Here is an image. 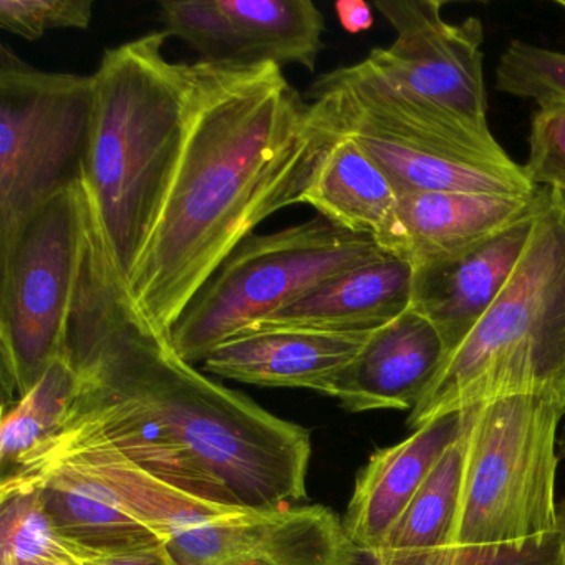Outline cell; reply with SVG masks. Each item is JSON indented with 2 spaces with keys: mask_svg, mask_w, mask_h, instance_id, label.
<instances>
[{
  "mask_svg": "<svg viewBox=\"0 0 565 565\" xmlns=\"http://www.w3.org/2000/svg\"><path fill=\"white\" fill-rule=\"evenodd\" d=\"M65 352L78 376L74 402L15 469L108 449L207 504L277 511L306 498L309 431L204 375L143 320L95 216Z\"/></svg>",
  "mask_w": 565,
  "mask_h": 565,
  "instance_id": "1",
  "label": "cell"
},
{
  "mask_svg": "<svg viewBox=\"0 0 565 565\" xmlns=\"http://www.w3.org/2000/svg\"><path fill=\"white\" fill-rule=\"evenodd\" d=\"M335 134L277 64H191L177 170L127 292L170 337L191 300L267 217L300 204Z\"/></svg>",
  "mask_w": 565,
  "mask_h": 565,
  "instance_id": "2",
  "label": "cell"
},
{
  "mask_svg": "<svg viewBox=\"0 0 565 565\" xmlns=\"http://www.w3.org/2000/svg\"><path fill=\"white\" fill-rule=\"evenodd\" d=\"M167 32L108 49L94 78L85 191L115 270L127 286L180 160L191 64L164 55Z\"/></svg>",
  "mask_w": 565,
  "mask_h": 565,
  "instance_id": "3",
  "label": "cell"
},
{
  "mask_svg": "<svg viewBox=\"0 0 565 565\" xmlns=\"http://www.w3.org/2000/svg\"><path fill=\"white\" fill-rule=\"evenodd\" d=\"M509 396L565 403V194L548 188L504 289L448 353L406 426Z\"/></svg>",
  "mask_w": 565,
  "mask_h": 565,
  "instance_id": "4",
  "label": "cell"
},
{
  "mask_svg": "<svg viewBox=\"0 0 565 565\" xmlns=\"http://www.w3.org/2000/svg\"><path fill=\"white\" fill-rule=\"evenodd\" d=\"M306 97L335 137L352 140L398 198L423 191L532 196L539 188L491 128L390 82L363 58L317 78Z\"/></svg>",
  "mask_w": 565,
  "mask_h": 565,
  "instance_id": "5",
  "label": "cell"
},
{
  "mask_svg": "<svg viewBox=\"0 0 565 565\" xmlns=\"http://www.w3.org/2000/svg\"><path fill=\"white\" fill-rule=\"evenodd\" d=\"M465 466L448 565L541 545L558 524V431L565 403L509 396L468 409Z\"/></svg>",
  "mask_w": 565,
  "mask_h": 565,
  "instance_id": "6",
  "label": "cell"
},
{
  "mask_svg": "<svg viewBox=\"0 0 565 565\" xmlns=\"http://www.w3.org/2000/svg\"><path fill=\"white\" fill-rule=\"evenodd\" d=\"M58 465L107 486L163 537L177 565H362L343 519L326 505L250 511L207 504L108 449L74 452L22 471Z\"/></svg>",
  "mask_w": 565,
  "mask_h": 565,
  "instance_id": "7",
  "label": "cell"
},
{
  "mask_svg": "<svg viewBox=\"0 0 565 565\" xmlns=\"http://www.w3.org/2000/svg\"><path fill=\"white\" fill-rule=\"evenodd\" d=\"M386 256L373 237L347 233L322 216L279 233L250 234L171 327V345L186 362H203L313 287Z\"/></svg>",
  "mask_w": 565,
  "mask_h": 565,
  "instance_id": "8",
  "label": "cell"
},
{
  "mask_svg": "<svg viewBox=\"0 0 565 565\" xmlns=\"http://www.w3.org/2000/svg\"><path fill=\"white\" fill-rule=\"evenodd\" d=\"M94 210L84 181L55 194L0 253L2 383L18 402L67 350Z\"/></svg>",
  "mask_w": 565,
  "mask_h": 565,
  "instance_id": "9",
  "label": "cell"
},
{
  "mask_svg": "<svg viewBox=\"0 0 565 565\" xmlns=\"http://www.w3.org/2000/svg\"><path fill=\"white\" fill-rule=\"evenodd\" d=\"M94 78L32 67L0 49V253L45 203L81 180Z\"/></svg>",
  "mask_w": 565,
  "mask_h": 565,
  "instance_id": "10",
  "label": "cell"
},
{
  "mask_svg": "<svg viewBox=\"0 0 565 565\" xmlns=\"http://www.w3.org/2000/svg\"><path fill=\"white\" fill-rule=\"evenodd\" d=\"M441 0H379L376 11L396 38L365 58L398 87L456 117L489 128L484 84V28L476 18L455 24L443 18Z\"/></svg>",
  "mask_w": 565,
  "mask_h": 565,
  "instance_id": "11",
  "label": "cell"
},
{
  "mask_svg": "<svg viewBox=\"0 0 565 565\" xmlns=\"http://www.w3.org/2000/svg\"><path fill=\"white\" fill-rule=\"evenodd\" d=\"M170 38L221 65H300L316 71L326 19L310 0H194L160 2Z\"/></svg>",
  "mask_w": 565,
  "mask_h": 565,
  "instance_id": "12",
  "label": "cell"
},
{
  "mask_svg": "<svg viewBox=\"0 0 565 565\" xmlns=\"http://www.w3.org/2000/svg\"><path fill=\"white\" fill-rule=\"evenodd\" d=\"M541 188L532 196L423 191L398 198L376 246L413 267L471 249L476 244L534 216Z\"/></svg>",
  "mask_w": 565,
  "mask_h": 565,
  "instance_id": "13",
  "label": "cell"
},
{
  "mask_svg": "<svg viewBox=\"0 0 565 565\" xmlns=\"http://www.w3.org/2000/svg\"><path fill=\"white\" fill-rule=\"evenodd\" d=\"M535 214L471 249L413 267L409 309L438 330L448 353L504 289L531 236Z\"/></svg>",
  "mask_w": 565,
  "mask_h": 565,
  "instance_id": "14",
  "label": "cell"
},
{
  "mask_svg": "<svg viewBox=\"0 0 565 565\" xmlns=\"http://www.w3.org/2000/svg\"><path fill=\"white\" fill-rule=\"evenodd\" d=\"M372 332L253 329L233 337L203 360V372L247 385L303 388L329 395L333 382Z\"/></svg>",
  "mask_w": 565,
  "mask_h": 565,
  "instance_id": "15",
  "label": "cell"
},
{
  "mask_svg": "<svg viewBox=\"0 0 565 565\" xmlns=\"http://www.w3.org/2000/svg\"><path fill=\"white\" fill-rule=\"evenodd\" d=\"M448 350L438 330L413 309L373 330L329 395L347 412H412Z\"/></svg>",
  "mask_w": 565,
  "mask_h": 565,
  "instance_id": "16",
  "label": "cell"
},
{
  "mask_svg": "<svg viewBox=\"0 0 565 565\" xmlns=\"http://www.w3.org/2000/svg\"><path fill=\"white\" fill-rule=\"evenodd\" d=\"M465 419L466 412L433 419L403 441L376 449L360 469L343 527L362 557L383 544L449 446L461 435Z\"/></svg>",
  "mask_w": 565,
  "mask_h": 565,
  "instance_id": "17",
  "label": "cell"
},
{
  "mask_svg": "<svg viewBox=\"0 0 565 565\" xmlns=\"http://www.w3.org/2000/svg\"><path fill=\"white\" fill-rule=\"evenodd\" d=\"M0 484L39 489L67 557L120 554L164 542L150 524L125 508L107 486L71 466L12 471L2 476Z\"/></svg>",
  "mask_w": 565,
  "mask_h": 565,
  "instance_id": "18",
  "label": "cell"
},
{
  "mask_svg": "<svg viewBox=\"0 0 565 565\" xmlns=\"http://www.w3.org/2000/svg\"><path fill=\"white\" fill-rule=\"evenodd\" d=\"M412 287V264L386 256L326 280L247 330L372 332L409 309Z\"/></svg>",
  "mask_w": 565,
  "mask_h": 565,
  "instance_id": "19",
  "label": "cell"
},
{
  "mask_svg": "<svg viewBox=\"0 0 565 565\" xmlns=\"http://www.w3.org/2000/svg\"><path fill=\"white\" fill-rule=\"evenodd\" d=\"M398 194L386 174L349 138L337 137L313 171L300 204L333 226L375 237L388 223Z\"/></svg>",
  "mask_w": 565,
  "mask_h": 565,
  "instance_id": "20",
  "label": "cell"
},
{
  "mask_svg": "<svg viewBox=\"0 0 565 565\" xmlns=\"http://www.w3.org/2000/svg\"><path fill=\"white\" fill-rule=\"evenodd\" d=\"M468 409L461 435L449 446L422 491L362 565H448L465 466Z\"/></svg>",
  "mask_w": 565,
  "mask_h": 565,
  "instance_id": "21",
  "label": "cell"
},
{
  "mask_svg": "<svg viewBox=\"0 0 565 565\" xmlns=\"http://www.w3.org/2000/svg\"><path fill=\"white\" fill-rule=\"evenodd\" d=\"M77 385V372L65 352L22 398L4 403L0 423L2 475L18 468L61 429Z\"/></svg>",
  "mask_w": 565,
  "mask_h": 565,
  "instance_id": "22",
  "label": "cell"
},
{
  "mask_svg": "<svg viewBox=\"0 0 565 565\" xmlns=\"http://www.w3.org/2000/svg\"><path fill=\"white\" fill-rule=\"evenodd\" d=\"M0 554L2 565L67 562L38 488L0 484Z\"/></svg>",
  "mask_w": 565,
  "mask_h": 565,
  "instance_id": "23",
  "label": "cell"
},
{
  "mask_svg": "<svg viewBox=\"0 0 565 565\" xmlns=\"http://www.w3.org/2000/svg\"><path fill=\"white\" fill-rule=\"evenodd\" d=\"M495 90L534 100L539 107L565 105V52L512 41L495 67Z\"/></svg>",
  "mask_w": 565,
  "mask_h": 565,
  "instance_id": "24",
  "label": "cell"
},
{
  "mask_svg": "<svg viewBox=\"0 0 565 565\" xmlns=\"http://www.w3.org/2000/svg\"><path fill=\"white\" fill-rule=\"evenodd\" d=\"M92 19V0H0V28L25 41L49 31H87Z\"/></svg>",
  "mask_w": 565,
  "mask_h": 565,
  "instance_id": "25",
  "label": "cell"
},
{
  "mask_svg": "<svg viewBox=\"0 0 565 565\" xmlns=\"http://www.w3.org/2000/svg\"><path fill=\"white\" fill-rule=\"evenodd\" d=\"M524 168L535 186L565 194V105H545L532 115Z\"/></svg>",
  "mask_w": 565,
  "mask_h": 565,
  "instance_id": "26",
  "label": "cell"
},
{
  "mask_svg": "<svg viewBox=\"0 0 565 565\" xmlns=\"http://www.w3.org/2000/svg\"><path fill=\"white\" fill-rule=\"evenodd\" d=\"M471 565H565V501H561L557 527L541 545Z\"/></svg>",
  "mask_w": 565,
  "mask_h": 565,
  "instance_id": "27",
  "label": "cell"
},
{
  "mask_svg": "<svg viewBox=\"0 0 565 565\" xmlns=\"http://www.w3.org/2000/svg\"><path fill=\"white\" fill-rule=\"evenodd\" d=\"M68 565H177L167 542L111 555L68 554Z\"/></svg>",
  "mask_w": 565,
  "mask_h": 565,
  "instance_id": "28",
  "label": "cell"
},
{
  "mask_svg": "<svg viewBox=\"0 0 565 565\" xmlns=\"http://www.w3.org/2000/svg\"><path fill=\"white\" fill-rule=\"evenodd\" d=\"M340 25L350 34L369 31L373 25L372 9L362 0H340L335 4Z\"/></svg>",
  "mask_w": 565,
  "mask_h": 565,
  "instance_id": "29",
  "label": "cell"
},
{
  "mask_svg": "<svg viewBox=\"0 0 565 565\" xmlns=\"http://www.w3.org/2000/svg\"><path fill=\"white\" fill-rule=\"evenodd\" d=\"M557 451L558 458L565 461V418L562 422L561 431H558Z\"/></svg>",
  "mask_w": 565,
  "mask_h": 565,
  "instance_id": "30",
  "label": "cell"
},
{
  "mask_svg": "<svg viewBox=\"0 0 565 565\" xmlns=\"http://www.w3.org/2000/svg\"><path fill=\"white\" fill-rule=\"evenodd\" d=\"M555 6H557V8L564 9L565 11V0H557V2H555Z\"/></svg>",
  "mask_w": 565,
  "mask_h": 565,
  "instance_id": "31",
  "label": "cell"
},
{
  "mask_svg": "<svg viewBox=\"0 0 565 565\" xmlns=\"http://www.w3.org/2000/svg\"><path fill=\"white\" fill-rule=\"evenodd\" d=\"M49 565H68L67 562H58V564H49Z\"/></svg>",
  "mask_w": 565,
  "mask_h": 565,
  "instance_id": "32",
  "label": "cell"
}]
</instances>
